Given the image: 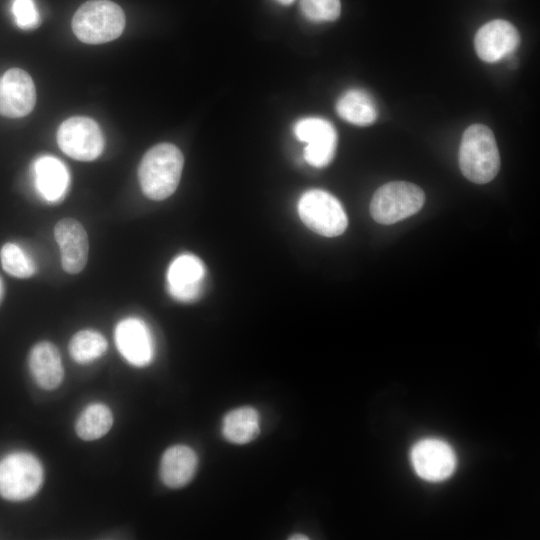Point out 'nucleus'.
Here are the masks:
<instances>
[{
  "mask_svg": "<svg viewBox=\"0 0 540 540\" xmlns=\"http://www.w3.org/2000/svg\"><path fill=\"white\" fill-rule=\"evenodd\" d=\"M424 202L425 194L419 186L393 181L376 190L370 202V214L376 222L390 225L417 213Z\"/></svg>",
  "mask_w": 540,
  "mask_h": 540,
  "instance_id": "nucleus-4",
  "label": "nucleus"
},
{
  "mask_svg": "<svg viewBox=\"0 0 540 540\" xmlns=\"http://www.w3.org/2000/svg\"><path fill=\"white\" fill-rule=\"evenodd\" d=\"M54 237L61 252L63 269L70 274L83 270L88 260L89 242L85 228L73 218L57 222Z\"/></svg>",
  "mask_w": 540,
  "mask_h": 540,
  "instance_id": "nucleus-14",
  "label": "nucleus"
},
{
  "mask_svg": "<svg viewBox=\"0 0 540 540\" xmlns=\"http://www.w3.org/2000/svg\"><path fill=\"white\" fill-rule=\"evenodd\" d=\"M298 213L309 229L325 237L341 235L348 225L346 212L339 200L321 189H311L302 194Z\"/></svg>",
  "mask_w": 540,
  "mask_h": 540,
  "instance_id": "nucleus-6",
  "label": "nucleus"
},
{
  "mask_svg": "<svg viewBox=\"0 0 540 540\" xmlns=\"http://www.w3.org/2000/svg\"><path fill=\"white\" fill-rule=\"evenodd\" d=\"M3 269L17 278H28L36 271L33 260L14 243H6L0 251Z\"/></svg>",
  "mask_w": 540,
  "mask_h": 540,
  "instance_id": "nucleus-22",
  "label": "nucleus"
},
{
  "mask_svg": "<svg viewBox=\"0 0 540 540\" xmlns=\"http://www.w3.org/2000/svg\"><path fill=\"white\" fill-rule=\"evenodd\" d=\"M33 177L36 190L46 201L61 200L69 186V172L59 159L41 156L33 164Z\"/></svg>",
  "mask_w": 540,
  "mask_h": 540,
  "instance_id": "nucleus-17",
  "label": "nucleus"
},
{
  "mask_svg": "<svg viewBox=\"0 0 540 540\" xmlns=\"http://www.w3.org/2000/svg\"><path fill=\"white\" fill-rule=\"evenodd\" d=\"M28 362L34 381L42 389L53 390L62 383L64 368L54 344L48 341L37 343L31 349Z\"/></svg>",
  "mask_w": 540,
  "mask_h": 540,
  "instance_id": "nucleus-16",
  "label": "nucleus"
},
{
  "mask_svg": "<svg viewBox=\"0 0 540 540\" xmlns=\"http://www.w3.org/2000/svg\"><path fill=\"white\" fill-rule=\"evenodd\" d=\"M115 342L121 355L133 366L144 367L153 360L152 335L146 324L138 318H126L117 324Z\"/></svg>",
  "mask_w": 540,
  "mask_h": 540,
  "instance_id": "nucleus-13",
  "label": "nucleus"
},
{
  "mask_svg": "<svg viewBox=\"0 0 540 540\" xmlns=\"http://www.w3.org/2000/svg\"><path fill=\"white\" fill-rule=\"evenodd\" d=\"M2 295H3V283H2V280L0 278V300L2 298Z\"/></svg>",
  "mask_w": 540,
  "mask_h": 540,
  "instance_id": "nucleus-27",
  "label": "nucleus"
},
{
  "mask_svg": "<svg viewBox=\"0 0 540 540\" xmlns=\"http://www.w3.org/2000/svg\"><path fill=\"white\" fill-rule=\"evenodd\" d=\"M206 268L193 254L177 256L167 271V285L170 295L181 302L196 300L202 293Z\"/></svg>",
  "mask_w": 540,
  "mask_h": 540,
  "instance_id": "nucleus-12",
  "label": "nucleus"
},
{
  "mask_svg": "<svg viewBox=\"0 0 540 540\" xmlns=\"http://www.w3.org/2000/svg\"><path fill=\"white\" fill-rule=\"evenodd\" d=\"M294 134L307 145L305 160L314 167H324L334 158L337 147V132L326 119L308 117L299 120L294 126Z\"/></svg>",
  "mask_w": 540,
  "mask_h": 540,
  "instance_id": "nucleus-9",
  "label": "nucleus"
},
{
  "mask_svg": "<svg viewBox=\"0 0 540 540\" xmlns=\"http://www.w3.org/2000/svg\"><path fill=\"white\" fill-rule=\"evenodd\" d=\"M43 468L28 452H13L0 460V496L9 501L31 498L41 488Z\"/></svg>",
  "mask_w": 540,
  "mask_h": 540,
  "instance_id": "nucleus-5",
  "label": "nucleus"
},
{
  "mask_svg": "<svg viewBox=\"0 0 540 540\" xmlns=\"http://www.w3.org/2000/svg\"><path fill=\"white\" fill-rule=\"evenodd\" d=\"M107 350L105 337L95 330H81L69 342V353L80 364L100 358Z\"/></svg>",
  "mask_w": 540,
  "mask_h": 540,
  "instance_id": "nucleus-21",
  "label": "nucleus"
},
{
  "mask_svg": "<svg viewBox=\"0 0 540 540\" xmlns=\"http://www.w3.org/2000/svg\"><path fill=\"white\" fill-rule=\"evenodd\" d=\"M276 1L282 5H290L292 2H294V0H276Z\"/></svg>",
  "mask_w": 540,
  "mask_h": 540,
  "instance_id": "nucleus-26",
  "label": "nucleus"
},
{
  "mask_svg": "<svg viewBox=\"0 0 540 540\" xmlns=\"http://www.w3.org/2000/svg\"><path fill=\"white\" fill-rule=\"evenodd\" d=\"M415 473L423 480L440 482L455 471L457 458L453 448L438 438H424L415 443L410 452Z\"/></svg>",
  "mask_w": 540,
  "mask_h": 540,
  "instance_id": "nucleus-8",
  "label": "nucleus"
},
{
  "mask_svg": "<svg viewBox=\"0 0 540 540\" xmlns=\"http://www.w3.org/2000/svg\"><path fill=\"white\" fill-rule=\"evenodd\" d=\"M520 43V34L510 22L495 19L479 28L474 47L479 58L488 63L510 57Z\"/></svg>",
  "mask_w": 540,
  "mask_h": 540,
  "instance_id": "nucleus-11",
  "label": "nucleus"
},
{
  "mask_svg": "<svg viewBox=\"0 0 540 540\" xmlns=\"http://www.w3.org/2000/svg\"><path fill=\"white\" fill-rule=\"evenodd\" d=\"M459 166L471 182L485 184L500 169V155L493 132L483 124H473L463 133L459 149Z\"/></svg>",
  "mask_w": 540,
  "mask_h": 540,
  "instance_id": "nucleus-2",
  "label": "nucleus"
},
{
  "mask_svg": "<svg viewBox=\"0 0 540 540\" xmlns=\"http://www.w3.org/2000/svg\"><path fill=\"white\" fill-rule=\"evenodd\" d=\"M72 30L87 44H102L118 38L125 27L122 8L110 0H89L74 13Z\"/></svg>",
  "mask_w": 540,
  "mask_h": 540,
  "instance_id": "nucleus-3",
  "label": "nucleus"
},
{
  "mask_svg": "<svg viewBox=\"0 0 540 540\" xmlns=\"http://www.w3.org/2000/svg\"><path fill=\"white\" fill-rule=\"evenodd\" d=\"M113 425V414L103 403L88 405L79 415L75 430L86 441L96 440L108 433Z\"/></svg>",
  "mask_w": 540,
  "mask_h": 540,
  "instance_id": "nucleus-20",
  "label": "nucleus"
},
{
  "mask_svg": "<svg viewBox=\"0 0 540 540\" xmlns=\"http://www.w3.org/2000/svg\"><path fill=\"white\" fill-rule=\"evenodd\" d=\"M35 103V85L26 71L11 68L0 77V115L10 118L26 116Z\"/></svg>",
  "mask_w": 540,
  "mask_h": 540,
  "instance_id": "nucleus-10",
  "label": "nucleus"
},
{
  "mask_svg": "<svg viewBox=\"0 0 540 540\" xmlns=\"http://www.w3.org/2000/svg\"><path fill=\"white\" fill-rule=\"evenodd\" d=\"M289 539L303 540V539H308V537H306L305 535H302V534H294Z\"/></svg>",
  "mask_w": 540,
  "mask_h": 540,
  "instance_id": "nucleus-25",
  "label": "nucleus"
},
{
  "mask_svg": "<svg viewBox=\"0 0 540 540\" xmlns=\"http://www.w3.org/2000/svg\"><path fill=\"white\" fill-rule=\"evenodd\" d=\"M221 431L230 443H249L260 433V414L249 406L233 409L224 416Z\"/></svg>",
  "mask_w": 540,
  "mask_h": 540,
  "instance_id": "nucleus-18",
  "label": "nucleus"
},
{
  "mask_svg": "<svg viewBox=\"0 0 540 540\" xmlns=\"http://www.w3.org/2000/svg\"><path fill=\"white\" fill-rule=\"evenodd\" d=\"M198 466L196 452L189 446L178 444L169 447L162 455L159 474L169 488H181L194 477Z\"/></svg>",
  "mask_w": 540,
  "mask_h": 540,
  "instance_id": "nucleus-15",
  "label": "nucleus"
},
{
  "mask_svg": "<svg viewBox=\"0 0 540 540\" xmlns=\"http://www.w3.org/2000/svg\"><path fill=\"white\" fill-rule=\"evenodd\" d=\"M57 143L69 157L79 161H92L102 153L104 137L93 119L74 116L59 126Z\"/></svg>",
  "mask_w": 540,
  "mask_h": 540,
  "instance_id": "nucleus-7",
  "label": "nucleus"
},
{
  "mask_svg": "<svg viewBox=\"0 0 540 540\" xmlns=\"http://www.w3.org/2000/svg\"><path fill=\"white\" fill-rule=\"evenodd\" d=\"M11 10L16 24L22 29H33L40 23L39 12L33 0H13Z\"/></svg>",
  "mask_w": 540,
  "mask_h": 540,
  "instance_id": "nucleus-24",
  "label": "nucleus"
},
{
  "mask_svg": "<svg viewBox=\"0 0 540 540\" xmlns=\"http://www.w3.org/2000/svg\"><path fill=\"white\" fill-rule=\"evenodd\" d=\"M302 14L313 22L336 20L341 12L340 0H300Z\"/></svg>",
  "mask_w": 540,
  "mask_h": 540,
  "instance_id": "nucleus-23",
  "label": "nucleus"
},
{
  "mask_svg": "<svg viewBox=\"0 0 540 540\" xmlns=\"http://www.w3.org/2000/svg\"><path fill=\"white\" fill-rule=\"evenodd\" d=\"M338 115L354 125L372 124L378 116L377 105L372 96L361 89L346 91L336 103Z\"/></svg>",
  "mask_w": 540,
  "mask_h": 540,
  "instance_id": "nucleus-19",
  "label": "nucleus"
},
{
  "mask_svg": "<svg viewBox=\"0 0 540 540\" xmlns=\"http://www.w3.org/2000/svg\"><path fill=\"white\" fill-rule=\"evenodd\" d=\"M184 157L180 149L171 143H160L143 156L138 178L144 195L160 201L171 196L180 181Z\"/></svg>",
  "mask_w": 540,
  "mask_h": 540,
  "instance_id": "nucleus-1",
  "label": "nucleus"
}]
</instances>
